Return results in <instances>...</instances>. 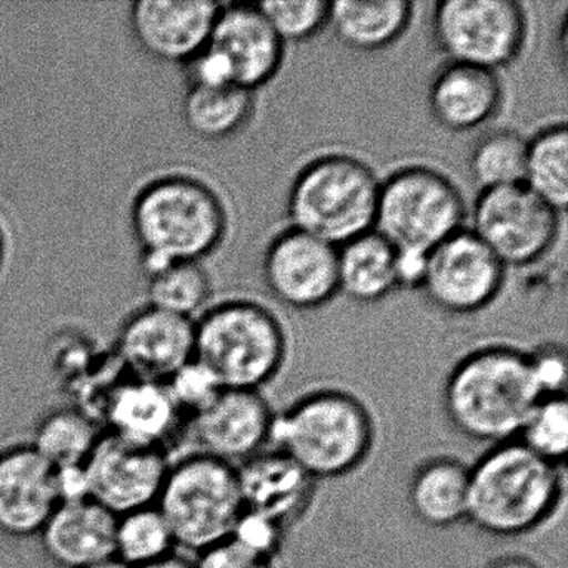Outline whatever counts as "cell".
<instances>
[{
  "label": "cell",
  "instance_id": "1",
  "mask_svg": "<svg viewBox=\"0 0 568 568\" xmlns=\"http://www.w3.org/2000/svg\"><path fill=\"white\" fill-rule=\"evenodd\" d=\"M540 398L530 355L507 345H488L455 364L442 400L462 435L498 445L518 437Z\"/></svg>",
  "mask_w": 568,
  "mask_h": 568
},
{
  "label": "cell",
  "instance_id": "2",
  "mask_svg": "<svg viewBox=\"0 0 568 568\" xmlns=\"http://www.w3.org/2000/svg\"><path fill=\"white\" fill-rule=\"evenodd\" d=\"M131 224L149 275L174 262H202L214 254L227 234L229 219L211 185L191 175L171 174L139 191Z\"/></svg>",
  "mask_w": 568,
  "mask_h": 568
},
{
  "label": "cell",
  "instance_id": "3",
  "mask_svg": "<svg viewBox=\"0 0 568 568\" xmlns=\"http://www.w3.org/2000/svg\"><path fill=\"white\" fill-rule=\"evenodd\" d=\"M561 494V467L518 440L491 445L468 468L467 520L495 537H520L554 515Z\"/></svg>",
  "mask_w": 568,
  "mask_h": 568
},
{
  "label": "cell",
  "instance_id": "4",
  "mask_svg": "<svg viewBox=\"0 0 568 568\" xmlns=\"http://www.w3.org/2000/svg\"><path fill=\"white\" fill-rule=\"evenodd\" d=\"M271 440L315 481L357 470L372 450L374 422L347 392L325 388L298 398L275 415Z\"/></svg>",
  "mask_w": 568,
  "mask_h": 568
},
{
  "label": "cell",
  "instance_id": "5",
  "mask_svg": "<svg viewBox=\"0 0 568 568\" xmlns=\"http://www.w3.org/2000/svg\"><path fill=\"white\" fill-rule=\"evenodd\" d=\"M285 357L284 327L257 302H221L195 321V361L212 372L224 390L261 392L277 377Z\"/></svg>",
  "mask_w": 568,
  "mask_h": 568
},
{
  "label": "cell",
  "instance_id": "6",
  "mask_svg": "<svg viewBox=\"0 0 568 568\" xmlns=\"http://www.w3.org/2000/svg\"><path fill=\"white\" fill-rule=\"evenodd\" d=\"M378 185L371 165L354 155L312 159L288 187V227L342 247L374 231Z\"/></svg>",
  "mask_w": 568,
  "mask_h": 568
},
{
  "label": "cell",
  "instance_id": "7",
  "mask_svg": "<svg viewBox=\"0 0 568 568\" xmlns=\"http://www.w3.org/2000/svg\"><path fill=\"white\" fill-rule=\"evenodd\" d=\"M155 507L175 548L201 554L229 540L244 511L237 467L201 452L172 460Z\"/></svg>",
  "mask_w": 568,
  "mask_h": 568
},
{
  "label": "cell",
  "instance_id": "8",
  "mask_svg": "<svg viewBox=\"0 0 568 568\" xmlns=\"http://www.w3.org/2000/svg\"><path fill=\"white\" fill-rule=\"evenodd\" d=\"M464 195L437 169L405 165L378 185L374 231L395 251L430 254L464 229Z\"/></svg>",
  "mask_w": 568,
  "mask_h": 568
},
{
  "label": "cell",
  "instance_id": "9",
  "mask_svg": "<svg viewBox=\"0 0 568 568\" xmlns=\"http://www.w3.org/2000/svg\"><path fill=\"white\" fill-rule=\"evenodd\" d=\"M432 36L447 62L497 72L514 64L528 38V19L514 0H442Z\"/></svg>",
  "mask_w": 568,
  "mask_h": 568
},
{
  "label": "cell",
  "instance_id": "10",
  "mask_svg": "<svg viewBox=\"0 0 568 568\" xmlns=\"http://www.w3.org/2000/svg\"><path fill=\"white\" fill-rule=\"evenodd\" d=\"M560 215L524 184L478 192L468 231L505 268L537 264L558 241Z\"/></svg>",
  "mask_w": 568,
  "mask_h": 568
},
{
  "label": "cell",
  "instance_id": "11",
  "mask_svg": "<svg viewBox=\"0 0 568 568\" xmlns=\"http://www.w3.org/2000/svg\"><path fill=\"white\" fill-rule=\"evenodd\" d=\"M505 272L498 258L462 229L428 254L420 291L444 314H477L500 295Z\"/></svg>",
  "mask_w": 568,
  "mask_h": 568
},
{
  "label": "cell",
  "instance_id": "12",
  "mask_svg": "<svg viewBox=\"0 0 568 568\" xmlns=\"http://www.w3.org/2000/svg\"><path fill=\"white\" fill-rule=\"evenodd\" d=\"M169 450L104 434L85 460L91 498L115 517L154 507L171 467Z\"/></svg>",
  "mask_w": 568,
  "mask_h": 568
},
{
  "label": "cell",
  "instance_id": "13",
  "mask_svg": "<svg viewBox=\"0 0 568 568\" xmlns=\"http://www.w3.org/2000/svg\"><path fill=\"white\" fill-rule=\"evenodd\" d=\"M262 278L278 304L317 311L338 295L337 247L297 229H284L265 247Z\"/></svg>",
  "mask_w": 568,
  "mask_h": 568
},
{
  "label": "cell",
  "instance_id": "14",
  "mask_svg": "<svg viewBox=\"0 0 568 568\" xmlns=\"http://www.w3.org/2000/svg\"><path fill=\"white\" fill-rule=\"evenodd\" d=\"M275 414L261 392L222 390L187 422L195 452L239 467L264 452Z\"/></svg>",
  "mask_w": 568,
  "mask_h": 568
},
{
  "label": "cell",
  "instance_id": "15",
  "mask_svg": "<svg viewBox=\"0 0 568 568\" xmlns=\"http://www.w3.org/2000/svg\"><path fill=\"white\" fill-rule=\"evenodd\" d=\"M115 351L129 377L165 384L195 358V321L148 305L125 318Z\"/></svg>",
  "mask_w": 568,
  "mask_h": 568
},
{
  "label": "cell",
  "instance_id": "16",
  "mask_svg": "<svg viewBox=\"0 0 568 568\" xmlns=\"http://www.w3.org/2000/svg\"><path fill=\"white\" fill-rule=\"evenodd\" d=\"M207 48L224 59L235 88L252 94L267 85L284 64L285 45L257 6L248 2L221 6Z\"/></svg>",
  "mask_w": 568,
  "mask_h": 568
},
{
  "label": "cell",
  "instance_id": "17",
  "mask_svg": "<svg viewBox=\"0 0 568 568\" xmlns=\"http://www.w3.org/2000/svg\"><path fill=\"white\" fill-rule=\"evenodd\" d=\"M221 6L212 0H138L129 22L149 55L185 65L207 48Z\"/></svg>",
  "mask_w": 568,
  "mask_h": 568
},
{
  "label": "cell",
  "instance_id": "18",
  "mask_svg": "<svg viewBox=\"0 0 568 568\" xmlns=\"http://www.w3.org/2000/svg\"><path fill=\"white\" fill-rule=\"evenodd\" d=\"M58 505L54 468L29 442L0 450V534L36 537Z\"/></svg>",
  "mask_w": 568,
  "mask_h": 568
},
{
  "label": "cell",
  "instance_id": "19",
  "mask_svg": "<svg viewBox=\"0 0 568 568\" xmlns=\"http://www.w3.org/2000/svg\"><path fill=\"white\" fill-rule=\"evenodd\" d=\"M101 410L109 434L165 450L187 422L165 384L129 375L109 388Z\"/></svg>",
  "mask_w": 568,
  "mask_h": 568
},
{
  "label": "cell",
  "instance_id": "20",
  "mask_svg": "<svg viewBox=\"0 0 568 568\" xmlns=\"http://www.w3.org/2000/svg\"><path fill=\"white\" fill-rule=\"evenodd\" d=\"M504 95L497 72L445 62L428 85L427 104L432 119L442 129L464 134L497 118Z\"/></svg>",
  "mask_w": 568,
  "mask_h": 568
},
{
  "label": "cell",
  "instance_id": "21",
  "mask_svg": "<svg viewBox=\"0 0 568 568\" xmlns=\"http://www.w3.org/2000/svg\"><path fill=\"white\" fill-rule=\"evenodd\" d=\"M239 487L245 511L287 528L302 517L315 491V480L282 452H262L239 465Z\"/></svg>",
  "mask_w": 568,
  "mask_h": 568
},
{
  "label": "cell",
  "instance_id": "22",
  "mask_svg": "<svg viewBox=\"0 0 568 568\" xmlns=\"http://www.w3.org/2000/svg\"><path fill=\"white\" fill-rule=\"evenodd\" d=\"M115 517L98 501L58 505L38 537L52 564L85 568L114 557Z\"/></svg>",
  "mask_w": 568,
  "mask_h": 568
},
{
  "label": "cell",
  "instance_id": "23",
  "mask_svg": "<svg viewBox=\"0 0 568 568\" xmlns=\"http://www.w3.org/2000/svg\"><path fill=\"white\" fill-rule=\"evenodd\" d=\"M412 18L408 0H337L331 2L327 28L352 51L378 52L407 32Z\"/></svg>",
  "mask_w": 568,
  "mask_h": 568
},
{
  "label": "cell",
  "instance_id": "24",
  "mask_svg": "<svg viewBox=\"0 0 568 568\" xmlns=\"http://www.w3.org/2000/svg\"><path fill=\"white\" fill-rule=\"evenodd\" d=\"M338 294L377 304L398 291L397 251L371 231L337 248Z\"/></svg>",
  "mask_w": 568,
  "mask_h": 568
},
{
  "label": "cell",
  "instance_id": "25",
  "mask_svg": "<svg viewBox=\"0 0 568 568\" xmlns=\"http://www.w3.org/2000/svg\"><path fill=\"white\" fill-rule=\"evenodd\" d=\"M408 504L428 527H452L467 520L468 468L450 457L424 462L412 477Z\"/></svg>",
  "mask_w": 568,
  "mask_h": 568
},
{
  "label": "cell",
  "instance_id": "26",
  "mask_svg": "<svg viewBox=\"0 0 568 568\" xmlns=\"http://www.w3.org/2000/svg\"><path fill=\"white\" fill-rule=\"evenodd\" d=\"M254 105L255 95L235 85H189L182 101V119L197 138L225 141L247 128Z\"/></svg>",
  "mask_w": 568,
  "mask_h": 568
},
{
  "label": "cell",
  "instance_id": "27",
  "mask_svg": "<svg viewBox=\"0 0 568 568\" xmlns=\"http://www.w3.org/2000/svg\"><path fill=\"white\" fill-rule=\"evenodd\" d=\"M104 428L85 408L58 407L39 418L29 444L51 465L85 464Z\"/></svg>",
  "mask_w": 568,
  "mask_h": 568
},
{
  "label": "cell",
  "instance_id": "28",
  "mask_svg": "<svg viewBox=\"0 0 568 568\" xmlns=\"http://www.w3.org/2000/svg\"><path fill=\"white\" fill-rule=\"evenodd\" d=\"M524 185L564 214L568 204V129L565 122L545 125L527 139Z\"/></svg>",
  "mask_w": 568,
  "mask_h": 568
},
{
  "label": "cell",
  "instance_id": "29",
  "mask_svg": "<svg viewBox=\"0 0 568 568\" xmlns=\"http://www.w3.org/2000/svg\"><path fill=\"white\" fill-rule=\"evenodd\" d=\"M527 139L511 129H494L475 141L468 154V174L478 192L524 184Z\"/></svg>",
  "mask_w": 568,
  "mask_h": 568
},
{
  "label": "cell",
  "instance_id": "30",
  "mask_svg": "<svg viewBox=\"0 0 568 568\" xmlns=\"http://www.w3.org/2000/svg\"><path fill=\"white\" fill-rule=\"evenodd\" d=\"M151 307L192 318L207 304L212 281L202 262H174L148 275Z\"/></svg>",
  "mask_w": 568,
  "mask_h": 568
},
{
  "label": "cell",
  "instance_id": "31",
  "mask_svg": "<svg viewBox=\"0 0 568 568\" xmlns=\"http://www.w3.org/2000/svg\"><path fill=\"white\" fill-rule=\"evenodd\" d=\"M174 551L171 528L155 505L119 515L115 520L114 557L129 568L152 564Z\"/></svg>",
  "mask_w": 568,
  "mask_h": 568
},
{
  "label": "cell",
  "instance_id": "32",
  "mask_svg": "<svg viewBox=\"0 0 568 568\" xmlns=\"http://www.w3.org/2000/svg\"><path fill=\"white\" fill-rule=\"evenodd\" d=\"M515 440L544 460L561 467L568 448V405L565 395L540 398Z\"/></svg>",
  "mask_w": 568,
  "mask_h": 568
},
{
  "label": "cell",
  "instance_id": "33",
  "mask_svg": "<svg viewBox=\"0 0 568 568\" xmlns=\"http://www.w3.org/2000/svg\"><path fill=\"white\" fill-rule=\"evenodd\" d=\"M255 6L284 45L311 41L327 29V0H268Z\"/></svg>",
  "mask_w": 568,
  "mask_h": 568
},
{
  "label": "cell",
  "instance_id": "34",
  "mask_svg": "<svg viewBox=\"0 0 568 568\" xmlns=\"http://www.w3.org/2000/svg\"><path fill=\"white\" fill-rule=\"evenodd\" d=\"M169 394L187 422L207 408L224 388L205 365L191 361L165 382Z\"/></svg>",
  "mask_w": 568,
  "mask_h": 568
},
{
  "label": "cell",
  "instance_id": "35",
  "mask_svg": "<svg viewBox=\"0 0 568 568\" xmlns=\"http://www.w3.org/2000/svg\"><path fill=\"white\" fill-rule=\"evenodd\" d=\"M284 530L282 525L244 510L232 530L231 538L247 550L274 560L284 540Z\"/></svg>",
  "mask_w": 568,
  "mask_h": 568
},
{
  "label": "cell",
  "instance_id": "36",
  "mask_svg": "<svg viewBox=\"0 0 568 568\" xmlns=\"http://www.w3.org/2000/svg\"><path fill=\"white\" fill-rule=\"evenodd\" d=\"M530 362L535 378L544 397L565 395L567 385V355L558 345H544L531 352Z\"/></svg>",
  "mask_w": 568,
  "mask_h": 568
},
{
  "label": "cell",
  "instance_id": "37",
  "mask_svg": "<svg viewBox=\"0 0 568 568\" xmlns=\"http://www.w3.org/2000/svg\"><path fill=\"white\" fill-rule=\"evenodd\" d=\"M194 568H274V560L254 554L229 538L197 554Z\"/></svg>",
  "mask_w": 568,
  "mask_h": 568
},
{
  "label": "cell",
  "instance_id": "38",
  "mask_svg": "<svg viewBox=\"0 0 568 568\" xmlns=\"http://www.w3.org/2000/svg\"><path fill=\"white\" fill-rule=\"evenodd\" d=\"M54 490L59 505L89 500L91 484H89L85 464L54 468Z\"/></svg>",
  "mask_w": 568,
  "mask_h": 568
},
{
  "label": "cell",
  "instance_id": "39",
  "mask_svg": "<svg viewBox=\"0 0 568 568\" xmlns=\"http://www.w3.org/2000/svg\"><path fill=\"white\" fill-rule=\"evenodd\" d=\"M427 257L428 254L397 251L398 291H402V288L415 291V288L422 287L425 268H427Z\"/></svg>",
  "mask_w": 568,
  "mask_h": 568
},
{
  "label": "cell",
  "instance_id": "40",
  "mask_svg": "<svg viewBox=\"0 0 568 568\" xmlns=\"http://www.w3.org/2000/svg\"><path fill=\"white\" fill-rule=\"evenodd\" d=\"M138 568H194V560L175 550L174 554L168 555V557L161 558V560H155L152 564L142 565V567Z\"/></svg>",
  "mask_w": 568,
  "mask_h": 568
},
{
  "label": "cell",
  "instance_id": "41",
  "mask_svg": "<svg viewBox=\"0 0 568 568\" xmlns=\"http://www.w3.org/2000/svg\"><path fill=\"white\" fill-rule=\"evenodd\" d=\"M488 568H541L537 561L521 555H508V557L498 558L491 561Z\"/></svg>",
  "mask_w": 568,
  "mask_h": 568
},
{
  "label": "cell",
  "instance_id": "42",
  "mask_svg": "<svg viewBox=\"0 0 568 568\" xmlns=\"http://www.w3.org/2000/svg\"><path fill=\"white\" fill-rule=\"evenodd\" d=\"M85 568H129L128 565L122 564L115 557L108 558V560L98 561V564L89 565Z\"/></svg>",
  "mask_w": 568,
  "mask_h": 568
},
{
  "label": "cell",
  "instance_id": "43",
  "mask_svg": "<svg viewBox=\"0 0 568 568\" xmlns=\"http://www.w3.org/2000/svg\"><path fill=\"white\" fill-rule=\"evenodd\" d=\"M6 254V237L4 232H2V227H0V265L4 262Z\"/></svg>",
  "mask_w": 568,
  "mask_h": 568
}]
</instances>
